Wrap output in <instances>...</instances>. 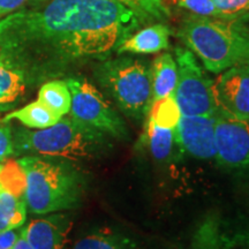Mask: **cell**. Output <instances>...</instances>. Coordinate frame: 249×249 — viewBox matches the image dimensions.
<instances>
[{
    "label": "cell",
    "mask_w": 249,
    "mask_h": 249,
    "mask_svg": "<svg viewBox=\"0 0 249 249\" xmlns=\"http://www.w3.org/2000/svg\"><path fill=\"white\" fill-rule=\"evenodd\" d=\"M174 140L182 151L196 160H213L214 117L182 116L174 128Z\"/></svg>",
    "instance_id": "obj_11"
},
{
    "label": "cell",
    "mask_w": 249,
    "mask_h": 249,
    "mask_svg": "<svg viewBox=\"0 0 249 249\" xmlns=\"http://www.w3.org/2000/svg\"><path fill=\"white\" fill-rule=\"evenodd\" d=\"M142 24L112 0H28L0 18V59L38 82L105 60Z\"/></svg>",
    "instance_id": "obj_1"
},
{
    "label": "cell",
    "mask_w": 249,
    "mask_h": 249,
    "mask_svg": "<svg viewBox=\"0 0 249 249\" xmlns=\"http://www.w3.org/2000/svg\"><path fill=\"white\" fill-rule=\"evenodd\" d=\"M249 242L242 233L234 232L219 214H208L198 224L187 249H234Z\"/></svg>",
    "instance_id": "obj_13"
},
{
    "label": "cell",
    "mask_w": 249,
    "mask_h": 249,
    "mask_svg": "<svg viewBox=\"0 0 249 249\" xmlns=\"http://www.w3.org/2000/svg\"><path fill=\"white\" fill-rule=\"evenodd\" d=\"M21 233L15 230L0 233V249H13Z\"/></svg>",
    "instance_id": "obj_27"
},
{
    "label": "cell",
    "mask_w": 249,
    "mask_h": 249,
    "mask_svg": "<svg viewBox=\"0 0 249 249\" xmlns=\"http://www.w3.org/2000/svg\"><path fill=\"white\" fill-rule=\"evenodd\" d=\"M12 155H14L13 129L4 124L0 126V163L7 160Z\"/></svg>",
    "instance_id": "obj_25"
},
{
    "label": "cell",
    "mask_w": 249,
    "mask_h": 249,
    "mask_svg": "<svg viewBox=\"0 0 249 249\" xmlns=\"http://www.w3.org/2000/svg\"><path fill=\"white\" fill-rule=\"evenodd\" d=\"M66 81L71 95L70 116L112 139L128 141L129 130L104 95L87 79L70 77Z\"/></svg>",
    "instance_id": "obj_6"
},
{
    "label": "cell",
    "mask_w": 249,
    "mask_h": 249,
    "mask_svg": "<svg viewBox=\"0 0 249 249\" xmlns=\"http://www.w3.org/2000/svg\"><path fill=\"white\" fill-rule=\"evenodd\" d=\"M26 174L27 209L48 214L80 207L87 191V178L71 160L27 155L18 160Z\"/></svg>",
    "instance_id": "obj_2"
},
{
    "label": "cell",
    "mask_w": 249,
    "mask_h": 249,
    "mask_svg": "<svg viewBox=\"0 0 249 249\" xmlns=\"http://www.w3.org/2000/svg\"><path fill=\"white\" fill-rule=\"evenodd\" d=\"M26 86L23 74L0 59V112L14 107L24 95Z\"/></svg>",
    "instance_id": "obj_18"
},
{
    "label": "cell",
    "mask_w": 249,
    "mask_h": 249,
    "mask_svg": "<svg viewBox=\"0 0 249 249\" xmlns=\"http://www.w3.org/2000/svg\"><path fill=\"white\" fill-rule=\"evenodd\" d=\"M214 117V160L229 170L249 169V123L218 107Z\"/></svg>",
    "instance_id": "obj_8"
},
{
    "label": "cell",
    "mask_w": 249,
    "mask_h": 249,
    "mask_svg": "<svg viewBox=\"0 0 249 249\" xmlns=\"http://www.w3.org/2000/svg\"><path fill=\"white\" fill-rule=\"evenodd\" d=\"M133 11L143 24L154 21H166L171 17L163 0H112Z\"/></svg>",
    "instance_id": "obj_22"
},
{
    "label": "cell",
    "mask_w": 249,
    "mask_h": 249,
    "mask_svg": "<svg viewBox=\"0 0 249 249\" xmlns=\"http://www.w3.org/2000/svg\"><path fill=\"white\" fill-rule=\"evenodd\" d=\"M27 1L28 0H0V18L17 12Z\"/></svg>",
    "instance_id": "obj_26"
},
{
    "label": "cell",
    "mask_w": 249,
    "mask_h": 249,
    "mask_svg": "<svg viewBox=\"0 0 249 249\" xmlns=\"http://www.w3.org/2000/svg\"><path fill=\"white\" fill-rule=\"evenodd\" d=\"M37 101L59 117L70 113L71 95L65 80H51L40 87Z\"/></svg>",
    "instance_id": "obj_19"
},
{
    "label": "cell",
    "mask_w": 249,
    "mask_h": 249,
    "mask_svg": "<svg viewBox=\"0 0 249 249\" xmlns=\"http://www.w3.org/2000/svg\"><path fill=\"white\" fill-rule=\"evenodd\" d=\"M2 192V182H1V180H0V193Z\"/></svg>",
    "instance_id": "obj_29"
},
{
    "label": "cell",
    "mask_w": 249,
    "mask_h": 249,
    "mask_svg": "<svg viewBox=\"0 0 249 249\" xmlns=\"http://www.w3.org/2000/svg\"><path fill=\"white\" fill-rule=\"evenodd\" d=\"M73 249H144L132 236L114 231L102 229L87 234L75 242Z\"/></svg>",
    "instance_id": "obj_16"
},
{
    "label": "cell",
    "mask_w": 249,
    "mask_h": 249,
    "mask_svg": "<svg viewBox=\"0 0 249 249\" xmlns=\"http://www.w3.org/2000/svg\"><path fill=\"white\" fill-rule=\"evenodd\" d=\"M178 79L173 95L182 116H213L217 110L213 81L204 73L191 50L176 49Z\"/></svg>",
    "instance_id": "obj_7"
},
{
    "label": "cell",
    "mask_w": 249,
    "mask_h": 249,
    "mask_svg": "<svg viewBox=\"0 0 249 249\" xmlns=\"http://www.w3.org/2000/svg\"><path fill=\"white\" fill-rule=\"evenodd\" d=\"M182 113L173 93L151 103L147 119L161 128L174 129L181 119Z\"/></svg>",
    "instance_id": "obj_21"
},
{
    "label": "cell",
    "mask_w": 249,
    "mask_h": 249,
    "mask_svg": "<svg viewBox=\"0 0 249 249\" xmlns=\"http://www.w3.org/2000/svg\"><path fill=\"white\" fill-rule=\"evenodd\" d=\"M13 249H33V248H31L30 245L28 244V242L24 240L22 236L20 235V238H18V241L15 242V246H14Z\"/></svg>",
    "instance_id": "obj_28"
},
{
    "label": "cell",
    "mask_w": 249,
    "mask_h": 249,
    "mask_svg": "<svg viewBox=\"0 0 249 249\" xmlns=\"http://www.w3.org/2000/svg\"><path fill=\"white\" fill-rule=\"evenodd\" d=\"M144 123L142 143L148 145L151 156L156 160H169L176 143L174 129L161 128L148 119H145Z\"/></svg>",
    "instance_id": "obj_20"
},
{
    "label": "cell",
    "mask_w": 249,
    "mask_h": 249,
    "mask_svg": "<svg viewBox=\"0 0 249 249\" xmlns=\"http://www.w3.org/2000/svg\"><path fill=\"white\" fill-rule=\"evenodd\" d=\"M0 233L17 230L27 220L26 174L18 160H9L0 172Z\"/></svg>",
    "instance_id": "obj_9"
},
{
    "label": "cell",
    "mask_w": 249,
    "mask_h": 249,
    "mask_svg": "<svg viewBox=\"0 0 249 249\" xmlns=\"http://www.w3.org/2000/svg\"><path fill=\"white\" fill-rule=\"evenodd\" d=\"M171 29L166 24L158 22L136 31L120 43L118 54H151L170 48Z\"/></svg>",
    "instance_id": "obj_14"
},
{
    "label": "cell",
    "mask_w": 249,
    "mask_h": 249,
    "mask_svg": "<svg viewBox=\"0 0 249 249\" xmlns=\"http://www.w3.org/2000/svg\"><path fill=\"white\" fill-rule=\"evenodd\" d=\"M95 76L124 116L135 123H144L152 103L150 62L119 54L99 62Z\"/></svg>",
    "instance_id": "obj_5"
},
{
    "label": "cell",
    "mask_w": 249,
    "mask_h": 249,
    "mask_svg": "<svg viewBox=\"0 0 249 249\" xmlns=\"http://www.w3.org/2000/svg\"><path fill=\"white\" fill-rule=\"evenodd\" d=\"M174 1L181 7L191 11L195 15L217 18V11L213 0H174Z\"/></svg>",
    "instance_id": "obj_24"
},
{
    "label": "cell",
    "mask_w": 249,
    "mask_h": 249,
    "mask_svg": "<svg viewBox=\"0 0 249 249\" xmlns=\"http://www.w3.org/2000/svg\"><path fill=\"white\" fill-rule=\"evenodd\" d=\"M111 138L71 118L61 117L53 126L44 129L17 128L13 132L14 154L37 155L67 160H96L112 149Z\"/></svg>",
    "instance_id": "obj_3"
},
{
    "label": "cell",
    "mask_w": 249,
    "mask_h": 249,
    "mask_svg": "<svg viewBox=\"0 0 249 249\" xmlns=\"http://www.w3.org/2000/svg\"><path fill=\"white\" fill-rule=\"evenodd\" d=\"M213 95L218 107L249 123V60L219 73L213 81Z\"/></svg>",
    "instance_id": "obj_10"
},
{
    "label": "cell",
    "mask_w": 249,
    "mask_h": 249,
    "mask_svg": "<svg viewBox=\"0 0 249 249\" xmlns=\"http://www.w3.org/2000/svg\"><path fill=\"white\" fill-rule=\"evenodd\" d=\"M2 167H4V165H2L1 163H0V172H1V170H2Z\"/></svg>",
    "instance_id": "obj_30"
},
{
    "label": "cell",
    "mask_w": 249,
    "mask_h": 249,
    "mask_svg": "<svg viewBox=\"0 0 249 249\" xmlns=\"http://www.w3.org/2000/svg\"><path fill=\"white\" fill-rule=\"evenodd\" d=\"M60 119L61 117L53 113L40 102L35 101L27 104L26 107L18 108L17 111L6 114L5 118H2L1 123L7 124L11 123L12 120H17L20 124H22L23 126L28 127V128L44 129L53 126Z\"/></svg>",
    "instance_id": "obj_17"
},
{
    "label": "cell",
    "mask_w": 249,
    "mask_h": 249,
    "mask_svg": "<svg viewBox=\"0 0 249 249\" xmlns=\"http://www.w3.org/2000/svg\"><path fill=\"white\" fill-rule=\"evenodd\" d=\"M71 220L62 213L31 220L21 230V236L33 249H65Z\"/></svg>",
    "instance_id": "obj_12"
},
{
    "label": "cell",
    "mask_w": 249,
    "mask_h": 249,
    "mask_svg": "<svg viewBox=\"0 0 249 249\" xmlns=\"http://www.w3.org/2000/svg\"><path fill=\"white\" fill-rule=\"evenodd\" d=\"M178 37L211 73L249 60V30L235 20L192 15L180 24Z\"/></svg>",
    "instance_id": "obj_4"
},
{
    "label": "cell",
    "mask_w": 249,
    "mask_h": 249,
    "mask_svg": "<svg viewBox=\"0 0 249 249\" xmlns=\"http://www.w3.org/2000/svg\"><path fill=\"white\" fill-rule=\"evenodd\" d=\"M217 18L224 20L236 18L249 14V0H213Z\"/></svg>",
    "instance_id": "obj_23"
},
{
    "label": "cell",
    "mask_w": 249,
    "mask_h": 249,
    "mask_svg": "<svg viewBox=\"0 0 249 249\" xmlns=\"http://www.w3.org/2000/svg\"><path fill=\"white\" fill-rule=\"evenodd\" d=\"M152 102L173 93L178 79V67L171 53H161L151 64Z\"/></svg>",
    "instance_id": "obj_15"
}]
</instances>
